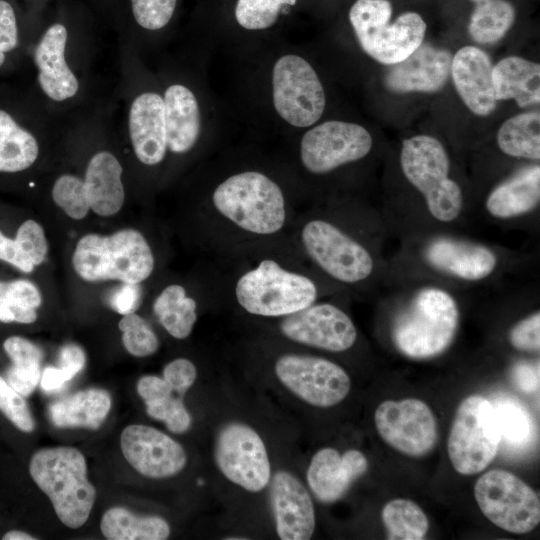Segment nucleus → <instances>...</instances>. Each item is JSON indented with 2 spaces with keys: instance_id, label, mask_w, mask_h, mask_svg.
<instances>
[{
  "instance_id": "nucleus-1",
  "label": "nucleus",
  "mask_w": 540,
  "mask_h": 540,
  "mask_svg": "<svg viewBox=\"0 0 540 540\" xmlns=\"http://www.w3.org/2000/svg\"><path fill=\"white\" fill-rule=\"evenodd\" d=\"M458 323L459 309L453 295L441 287L424 286L412 293L396 314L392 340L409 358H432L450 346Z\"/></svg>"
},
{
  "instance_id": "nucleus-2",
  "label": "nucleus",
  "mask_w": 540,
  "mask_h": 540,
  "mask_svg": "<svg viewBox=\"0 0 540 540\" xmlns=\"http://www.w3.org/2000/svg\"><path fill=\"white\" fill-rule=\"evenodd\" d=\"M400 167L408 183L421 195L428 218L442 226L460 221L465 207L463 190L450 177L449 156L439 140L429 135L405 139Z\"/></svg>"
},
{
  "instance_id": "nucleus-3",
  "label": "nucleus",
  "mask_w": 540,
  "mask_h": 540,
  "mask_svg": "<svg viewBox=\"0 0 540 540\" xmlns=\"http://www.w3.org/2000/svg\"><path fill=\"white\" fill-rule=\"evenodd\" d=\"M212 205L220 217L257 236H270L285 226L287 209L280 186L258 171L233 174L217 185Z\"/></svg>"
},
{
  "instance_id": "nucleus-4",
  "label": "nucleus",
  "mask_w": 540,
  "mask_h": 540,
  "mask_svg": "<svg viewBox=\"0 0 540 540\" xmlns=\"http://www.w3.org/2000/svg\"><path fill=\"white\" fill-rule=\"evenodd\" d=\"M29 472L65 526L76 529L86 523L96 490L87 478L86 460L78 449L59 446L38 450L30 460Z\"/></svg>"
},
{
  "instance_id": "nucleus-5",
  "label": "nucleus",
  "mask_w": 540,
  "mask_h": 540,
  "mask_svg": "<svg viewBox=\"0 0 540 540\" xmlns=\"http://www.w3.org/2000/svg\"><path fill=\"white\" fill-rule=\"evenodd\" d=\"M72 264L85 281L139 284L150 277L155 260L139 231L122 229L107 236L92 233L83 236L75 247Z\"/></svg>"
},
{
  "instance_id": "nucleus-6",
  "label": "nucleus",
  "mask_w": 540,
  "mask_h": 540,
  "mask_svg": "<svg viewBox=\"0 0 540 540\" xmlns=\"http://www.w3.org/2000/svg\"><path fill=\"white\" fill-rule=\"evenodd\" d=\"M234 294L249 314L284 317L316 302L318 288L310 277L290 271L274 259H263L239 277Z\"/></svg>"
},
{
  "instance_id": "nucleus-7",
  "label": "nucleus",
  "mask_w": 540,
  "mask_h": 540,
  "mask_svg": "<svg viewBox=\"0 0 540 540\" xmlns=\"http://www.w3.org/2000/svg\"><path fill=\"white\" fill-rule=\"evenodd\" d=\"M300 241L310 260L339 283L359 285L376 272L375 257L367 246L330 220H308Z\"/></svg>"
},
{
  "instance_id": "nucleus-8",
  "label": "nucleus",
  "mask_w": 540,
  "mask_h": 540,
  "mask_svg": "<svg viewBox=\"0 0 540 540\" xmlns=\"http://www.w3.org/2000/svg\"><path fill=\"white\" fill-rule=\"evenodd\" d=\"M501 433L493 404L480 395H470L459 404L450 428L447 451L454 470L474 475L495 459Z\"/></svg>"
},
{
  "instance_id": "nucleus-9",
  "label": "nucleus",
  "mask_w": 540,
  "mask_h": 540,
  "mask_svg": "<svg viewBox=\"0 0 540 540\" xmlns=\"http://www.w3.org/2000/svg\"><path fill=\"white\" fill-rule=\"evenodd\" d=\"M474 496L484 516L510 533H528L540 522L538 495L509 471L494 469L481 475Z\"/></svg>"
},
{
  "instance_id": "nucleus-10",
  "label": "nucleus",
  "mask_w": 540,
  "mask_h": 540,
  "mask_svg": "<svg viewBox=\"0 0 540 540\" xmlns=\"http://www.w3.org/2000/svg\"><path fill=\"white\" fill-rule=\"evenodd\" d=\"M214 460L222 475L240 488L257 493L271 479V464L259 433L242 422L223 425L214 441Z\"/></svg>"
},
{
  "instance_id": "nucleus-11",
  "label": "nucleus",
  "mask_w": 540,
  "mask_h": 540,
  "mask_svg": "<svg viewBox=\"0 0 540 540\" xmlns=\"http://www.w3.org/2000/svg\"><path fill=\"white\" fill-rule=\"evenodd\" d=\"M272 96L276 112L295 127L316 123L325 109V93L319 77L298 55H284L275 62Z\"/></svg>"
},
{
  "instance_id": "nucleus-12",
  "label": "nucleus",
  "mask_w": 540,
  "mask_h": 540,
  "mask_svg": "<svg viewBox=\"0 0 540 540\" xmlns=\"http://www.w3.org/2000/svg\"><path fill=\"white\" fill-rule=\"evenodd\" d=\"M274 373L288 391L315 407L335 406L351 389L347 372L340 365L318 356L284 354L275 361Z\"/></svg>"
},
{
  "instance_id": "nucleus-13",
  "label": "nucleus",
  "mask_w": 540,
  "mask_h": 540,
  "mask_svg": "<svg viewBox=\"0 0 540 540\" xmlns=\"http://www.w3.org/2000/svg\"><path fill=\"white\" fill-rule=\"evenodd\" d=\"M374 422L385 443L410 457L428 454L438 440L436 418L420 399L383 401L375 411Z\"/></svg>"
},
{
  "instance_id": "nucleus-14",
  "label": "nucleus",
  "mask_w": 540,
  "mask_h": 540,
  "mask_svg": "<svg viewBox=\"0 0 540 540\" xmlns=\"http://www.w3.org/2000/svg\"><path fill=\"white\" fill-rule=\"evenodd\" d=\"M372 137L361 125L331 120L308 130L300 144L303 166L313 174L329 173L367 156Z\"/></svg>"
},
{
  "instance_id": "nucleus-15",
  "label": "nucleus",
  "mask_w": 540,
  "mask_h": 540,
  "mask_svg": "<svg viewBox=\"0 0 540 540\" xmlns=\"http://www.w3.org/2000/svg\"><path fill=\"white\" fill-rule=\"evenodd\" d=\"M71 34L62 21L49 24L39 37L33 51L36 80L46 100L67 104L78 98L82 81L71 62Z\"/></svg>"
},
{
  "instance_id": "nucleus-16",
  "label": "nucleus",
  "mask_w": 540,
  "mask_h": 540,
  "mask_svg": "<svg viewBox=\"0 0 540 540\" xmlns=\"http://www.w3.org/2000/svg\"><path fill=\"white\" fill-rule=\"evenodd\" d=\"M279 328L288 340L330 352L349 350L357 340V329L338 306L316 303L282 317Z\"/></svg>"
},
{
  "instance_id": "nucleus-17",
  "label": "nucleus",
  "mask_w": 540,
  "mask_h": 540,
  "mask_svg": "<svg viewBox=\"0 0 540 540\" xmlns=\"http://www.w3.org/2000/svg\"><path fill=\"white\" fill-rule=\"evenodd\" d=\"M420 253L430 270L464 282L485 280L499 266L498 254L489 246L452 236L427 239Z\"/></svg>"
},
{
  "instance_id": "nucleus-18",
  "label": "nucleus",
  "mask_w": 540,
  "mask_h": 540,
  "mask_svg": "<svg viewBox=\"0 0 540 540\" xmlns=\"http://www.w3.org/2000/svg\"><path fill=\"white\" fill-rule=\"evenodd\" d=\"M120 445L127 462L148 478L175 476L187 463V455L182 445L151 426H127L121 433Z\"/></svg>"
},
{
  "instance_id": "nucleus-19",
  "label": "nucleus",
  "mask_w": 540,
  "mask_h": 540,
  "mask_svg": "<svg viewBox=\"0 0 540 540\" xmlns=\"http://www.w3.org/2000/svg\"><path fill=\"white\" fill-rule=\"evenodd\" d=\"M270 503L278 537L282 540H308L316 517L311 496L291 472L277 471L270 479Z\"/></svg>"
},
{
  "instance_id": "nucleus-20",
  "label": "nucleus",
  "mask_w": 540,
  "mask_h": 540,
  "mask_svg": "<svg viewBox=\"0 0 540 540\" xmlns=\"http://www.w3.org/2000/svg\"><path fill=\"white\" fill-rule=\"evenodd\" d=\"M126 126L136 158L147 166L160 164L168 151L163 97L153 91L134 96Z\"/></svg>"
},
{
  "instance_id": "nucleus-21",
  "label": "nucleus",
  "mask_w": 540,
  "mask_h": 540,
  "mask_svg": "<svg viewBox=\"0 0 540 540\" xmlns=\"http://www.w3.org/2000/svg\"><path fill=\"white\" fill-rule=\"evenodd\" d=\"M367 469L368 460L361 451L349 449L340 454L324 447L311 458L306 480L316 499L330 504L341 499Z\"/></svg>"
},
{
  "instance_id": "nucleus-22",
  "label": "nucleus",
  "mask_w": 540,
  "mask_h": 540,
  "mask_svg": "<svg viewBox=\"0 0 540 540\" xmlns=\"http://www.w3.org/2000/svg\"><path fill=\"white\" fill-rule=\"evenodd\" d=\"M452 55L449 51L421 44L403 61L394 64L386 73V87L396 93L436 92L451 73Z\"/></svg>"
},
{
  "instance_id": "nucleus-23",
  "label": "nucleus",
  "mask_w": 540,
  "mask_h": 540,
  "mask_svg": "<svg viewBox=\"0 0 540 540\" xmlns=\"http://www.w3.org/2000/svg\"><path fill=\"white\" fill-rule=\"evenodd\" d=\"M493 66L488 55L475 46H465L452 57L455 88L465 105L476 115H489L496 107Z\"/></svg>"
},
{
  "instance_id": "nucleus-24",
  "label": "nucleus",
  "mask_w": 540,
  "mask_h": 540,
  "mask_svg": "<svg viewBox=\"0 0 540 540\" xmlns=\"http://www.w3.org/2000/svg\"><path fill=\"white\" fill-rule=\"evenodd\" d=\"M426 24L415 12L400 15L385 24L357 36L362 49L376 61L394 65L406 59L423 42Z\"/></svg>"
},
{
  "instance_id": "nucleus-25",
  "label": "nucleus",
  "mask_w": 540,
  "mask_h": 540,
  "mask_svg": "<svg viewBox=\"0 0 540 540\" xmlns=\"http://www.w3.org/2000/svg\"><path fill=\"white\" fill-rule=\"evenodd\" d=\"M123 167L108 150L91 156L87 163L84 186L90 205L100 216H112L120 211L125 201L122 181Z\"/></svg>"
},
{
  "instance_id": "nucleus-26",
  "label": "nucleus",
  "mask_w": 540,
  "mask_h": 540,
  "mask_svg": "<svg viewBox=\"0 0 540 540\" xmlns=\"http://www.w3.org/2000/svg\"><path fill=\"white\" fill-rule=\"evenodd\" d=\"M540 201V166L525 167L498 184L487 196L485 208L496 220L508 221L533 212Z\"/></svg>"
},
{
  "instance_id": "nucleus-27",
  "label": "nucleus",
  "mask_w": 540,
  "mask_h": 540,
  "mask_svg": "<svg viewBox=\"0 0 540 540\" xmlns=\"http://www.w3.org/2000/svg\"><path fill=\"white\" fill-rule=\"evenodd\" d=\"M163 97L168 150L185 154L198 141L201 130L200 109L195 94L187 86L169 85Z\"/></svg>"
},
{
  "instance_id": "nucleus-28",
  "label": "nucleus",
  "mask_w": 540,
  "mask_h": 540,
  "mask_svg": "<svg viewBox=\"0 0 540 540\" xmlns=\"http://www.w3.org/2000/svg\"><path fill=\"white\" fill-rule=\"evenodd\" d=\"M492 77L497 101L514 99L520 107L540 102L538 63L517 56L506 57L493 67Z\"/></svg>"
},
{
  "instance_id": "nucleus-29",
  "label": "nucleus",
  "mask_w": 540,
  "mask_h": 540,
  "mask_svg": "<svg viewBox=\"0 0 540 540\" xmlns=\"http://www.w3.org/2000/svg\"><path fill=\"white\" fill-rule=\"evenodd\" d=\"M111 408L110 394L91 388L60 399L49 406V417L59 428L98 429Z\"/></svg>"
},
{
  "instance_id": "nucleus-30",
  "label": "nucleus",
  "mask_w": 540,
  "mask_h": 540,
  "mask_svg": "<svg viewBox=\"0 0 540 540\" xmlns=\"http://www.w3.org/2000/svg\"><path fill=\"white\" fill-rule=\"evenodd\" d=\"M137 392L145 402L147 414L163 421L169 431L184 433L190 429L192 418L183 402L184 395L163 377H141L137 383Z\"/></svg>"
},
{
  "instance_id": "nucleus-31",
  "label": "nucleus",
  "mask_w": 540,
  "mask_h": 540,
  "mask_svg": "<svg viewBox=\"0 0 540 540\" xmlns=\"http://www.w3.org/2000/svg\"><path fill=\"white\" fill-rule=\"evenodd\" d=\"M39 141L31 130L0 108V172L17 173L38 159Z\"/></svg>"
},
{
  "instance_id": "nucleus-32",
  "label": "nucleus",
  "mask_w": 540,
  "mask_h": 540,
  "mask_svg": "<svg viewBox=\"0 0 540 540\" xmlns=\"http://www.w3.org/2000/svg\"><path fill=\"white\" fill-rule=\"evenodd\" d=\"M100 529L109 540H164L170 526L159 516H137L123 507H113L102 516Z\"/></svg>"
},
{
  "instance_id": "nucleus-33",
  "label": "nucleus",
  "mask_w": 540,
  "mask_h": 540,
  "mask_svg": "<svg viewBox=\"0 0 540 540\" xmlns=\"http://www.w3.org/2000/svg\"><path fill=\"white\" fill-rule=\"evenodd\" d=\"M153 311L164 329L176 339L187 338L197 321V303L179 284L162 290L154 301Z\"/></svg>"
},
{
  "instance_id": "nucleus-34",
  "label": "nucleus",
  "mask_w": 540,
  "mask_h": 540,
  "mask_svg": "<svg viewBox=\"0 0 540 540\" xmlns=\"http://www.w3.org/2000/svg\"><path fill=\"white\" fill-rule=\"evenodd\" d=\"M3 348L12 361L6 373L7 383L23 397L29 396L41 378V349L30 340L11 336L3 343Z\"/></svg>"
},
{
  "instance_id": "nucleus-35",
  "label": "nucleus",
  "mask_w": 540,
  "mask_h": 540,
  "mask_svg": "<svg viewBox=\"0 0 540 540\" xmlns=\"http://www.w3.org/2000/svg\"><path fill=\"white\" fill-rule=\"evenodd\" d=\"M499 149L514 158L540 159V114L525 112L506 120L497 133Z\"/></svg>"
},
{
  "instance_id": "nucleus-36",
  "label": "nucleus",
  "mask_w": 540,
  "mask_h": 540,
  "mask_svg": "<svg viewBox=\"0 0 540 540\" xmlns=\"http://www.w3.org/2000/svg\"><path fill=\"white\" fill-rule=\"evenodd\" d=\"M470 1L475 3L468 27L473 40L481 44L499 41L514 23V7L506 0Z\"/></svg>"
},
{
  "instance_id": "nucleus-37",
  "label": "nucleus",
  "mask_w": 540,
  "mask_h": 540,
  "mask_svg": "<svg viewBox=\"0 0 540 540\" xmlns=\"http://www.w3.org/2000/svg\"><path fill=\"white\" fill-rule=\"evenodd\" d=\"M389 540H422L429 530V520L415 502L397 498L387 502L381 512Z\"/></svg>"
},
{
  "instance_id": "nucleus-38",
  "label": "nucleus",
  "mask_w": 540,
  "mask_h": 540,
  "mask_svg": "<svg viewBox=\"0 0 540 540\" xmlns=\"http://www.w3.org/2000/svg\"><path fill=\"white\" fill-rule=\"evenodd\" d=\"M42 297L38 288L27 280L0 281V321L30 324L36 321V309Z\"/></svg>"
},
{
  "instance_id": "nucleus-39",
  "label": "nucleus",
  "mask_w": 540,
  "mask_h": 540,
  "mask_svg": "<svg viewBox=\"0 0 540 540\" xmlns=\"http://www.w3.org/2000/svg\"><path fill=\"white\" fill-rule=\"evenodd\" d=\"M296 0H237L235 18L248 30H263L275 24L280 13Z\"/></svg>"
},
{
  "instance_id": "nucleus-40",
  "label": "nucleus",
  "mask_w": 540,
  "mask_h": 540,
  "mask_svg": "<svg viewBox=\"0 0 540 540\" xmlns=\"http://www.w3.org/2000/svg\"><path fill=\"white\" fill-rule=\"evenodd\" d=\"M118 327L125 349L135 357H147L159 348V340L148 322L136 313L123 315Z\"/></svg>"
},
{
  "instance_id": "nucleus-41",
  "label": "nucleus",
  "mask_w": 540,
  "mask_h": 540,
  "mask_svg": "<svg viewBox=\"0 0 540 540\" xmlns=\"http://www.w3.org/2000/svg\"><path fill=\"white\" fill-rule=\"evenodd\" d=\"M52 199L70 218L80 220L90 209L83 179L72 175L59 176L52 187Z\"/></svg>"
},
{
  "instance_id": "nucleus-42",
  "label": "nucleus",
  "mask_w": 540,
  "mask_h": 540,
  "mask_svg": "<svg viewBox=\"0 0 540 540\" xmlns=\"http://www.w3.org/2000/svg\"><path fill=\"white\" fill-rule=\"evenodd\" d=\"M493 406L501 438L514 445L525 443L531 433V419L528 412L511 399H501Z\"/></svg>"
},
{
  "instance_id": "nucleus-43",
  "label": "nucleus",
  "mask_w": 540,
  "mask_h": 540,
  "mask_svg": "<svg viewBox=\"0 0 540 540\" xmlns=\"http://www.w3.org/2000/svg\"><path fill=\"white\" fill-rule=\"evenodd\" d=\"M392 6L388 0H356L349 20L356 36L389 23Z\"/></svg>"
},
{
  "instance_id": "nucleus-44",
  "label": "nucleus",
  "mask_w": 540,
  "mask_h": 540,
  "mask_svg": "<svg viewBox=\"0 0 540 540\" xmlns=\"http://www.w3.org/2000/svg\"><path fill=\"white\" fill-rule=\"evenodd\" d=\"M135 23L142 29L157 31L171 21L177 0H129Z\"/></svg>"
},
{
  "instance_id": "nucleus-45",
  "label": "nucleus",
  "mask_w": 540,
  "mask_h": 540,
  "mask_svg": "<svg viewBox=\"0 0 540 540\" xmlns=\"http://www.w3.org/2000/svg\"><path fill=\"white\" fill-rule=\"evenodd\" d=\"M0 411L19 430L32 432L35 421L23 396L0 376Z\"/></svg>"
},
{
  "instance_id": "nucleus-46",
  "label": "nucleus",
  "mask_w": 540,
  "mask_h": 540,
  "mask_svg": "<svg viewBox=\"0 0 540 540\" xmlns=\"http://www.w3.org/2000/svg\"><path fill=\"white\" fill-rule=\"evenodd\" d=\"M16 238L20 242L24 255L34 266L44 261L48 252V243L39 223L26 220L19 227Z\"/></svg>"
},
{
  "instance_id": "nucleus-47",
  "label": "nucleus",
  "mask_w": 540,
  "mask_h": 540,
  "mask_svg": "<svg viewBox=\"0 0 540 540\" xmlns=\"http://www.w3.org/2000/svg\"><path fill=\"white\" fill-rule=\"evenodd\" d=\"M510 344L519 351L539 352L540 313H532L516 323L509 332Z\"/></svg>"
},
{
  "instance_id": "nucleus-48",
  "label": "nucleus",
  "mask_w": 540,
  "mask_h": 540,
  "mask_svg": "<svg viewBox=\"0 0 540 540\" xmlns=\"http://www.w3.org/2000/svg\"><path fill=\"white\" fill-rule=\"evenodd\" d=\"M19 46V27L13 6L6 0H0V67L6 61L8 53Z\"/></svg>"
},
{
  "instance_id": "nucleus-49",
  "label": "nucleus",
  "mask_w": 540,
  "mask_h": 540,
  "mask_svg": "<svg viewBox=\"0 0 540 540\" xmlns=\"http://www.w3.org/2000/svg\"><path fill=\"white\" fill-rule=\"evenodd\" d=\"M162 377L176 391L185 395L196 380L197 369L189 359L177 358L164 367Z\"/></svg>"
},
{
  "instance_id": "nucleus-50",
  "label": "nucleus",
  "mask_w": 540,
  "mask_h": 540,
  "mask_svg": "<svg viewBox=\"0 0 540 540\" xmlns=\"http://www.w3.org/2000/svg\"><path fill=\"white\" fill-rule=\"evenodd\" d=\"M140 287L138 284L123 283L110 296V306L122 315L133 313L140 304Z\"/></svg>"
},
{
  "instance_id": "nucleus-51",
  "label": "nucleus",
  "mask_w": 540,
  "mask_h": 540,
  "mask_svg": "<svg viewBox=\"0 0 540 540\" xmlns=\"http://www.w3.org/2000/svg\"><path fill=\"white\" fill-rule=\"evenodd\" d=\"M0 260L5 261L22 272L30 273L35 267L24 255L20 242L11 239L0 231Z\"/></svg>"
},
{
  "instance_id": "nucleus-52",
  "label": "nucleus",
  "mask_w": 540,
  "mask_h": 540,
  "mask_svg": "<svg viewBox=\"0 0 540 540\" xmlns=\"http://www.w3.org/2000/svg\"><path fill=\"white\" fill-rule=\"evenodd\" d=\"M85 353L76 344L68 343L60 349L59 366L73 378L85 365Z\"/></svg>"
},
{
  "instance_id": "nucleus-53",
  "label": "nucleus",
  "mask_w": 540,
  "mask_h": 540,
  "mask_svg": "<svg viewBox=\"0 0 540 540\" xmlns=\"http://www.w3.org/2000/svg\"><path fill=\"white\" fill-rule=\"evenodd\" d=\"M513 380L516 385L527 393L538 390L539 387V366L537 364L518 363L513 368Z\"/></svg>"
},
{
  "instance_id": "nucleus-54",
  "label": "nucleus",
  "mask_w": 540,
  "mask_h": 540,
  "mask_svg": "<svg viewBox=\"0 0 540 540\" xmlns=\"http://www.w3.org/2000/svg\"><path fill=\"white\" fill-rule=\"evenodd\" d=\"M72 377L60 367L48 366L44 369L40 384L44 391L52 392L61 389Z\"/></svg>"
},
{
  "instance_id": "nucleus-55",
  "label": "nucleus",
  "mask_w": 540,
  "mask_h": 540,
  "mask_svg": "<svg viewBox=\"0 0 540 540\" xmlns=\"http://www.w3.org/2000/svg\"><path fill=\"white\" fill-rule=\"evenodd\" d=\"M3 540H35L36 538L20 530H11L5 533Z\"/></svg>"
},
{
  "instance_id": "nucleus-56",
  "label": "nucleus",
  "mask_w": 540,
  "mask_h": 540,
  "mask_svg": "<svg viewBox=\"0 0 540 540\" xmlns=\"http://www.w3.org/2000/svg\"><path fill=\"white\" fill-rule=\"evenodd\" d=\"M226 539H227V540H234V539H235V540H242V539L245 540V539H247V538H246V537H227Z\"/></svg>"
}]
</instances>
